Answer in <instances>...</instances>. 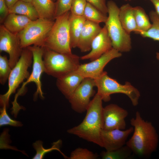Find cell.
<instances>
[{"mask_svg": "<svg viewBox=\"0 0 159 159\" xmlns=\"http://www.w3.org/2000/svg\"><path fill=\"white\" fill-rule=\"evenodd\" d=\"M32 3L36 9L39 18L55 19V4L52 0H33Z\"/></svg>", "mask_w": 159, "mask_h": 159, "instance_id": "cell-22", "label": "cell"}, {"mask_svg": "<svg viewBox=\"0 0 159 159\" xmlns=\"http://www.w3.org/2000/svg\"><path fill=\"white\" fill-rule=\"evenodd\" d=\"M86 20L99 24L105 23L107 16L93 5L87 2L83 15Z\"/></svg>", "mask_w": 159, "mask_h": 159, "instance_id": "cell-25", "label": "cell"}, {"mask_svg": "<svg viewBox=\"0 0 159 159\" xmlns=\"http://www.w3.org/2000/svg\"><path fill=\"white\" fill-rule=\"evenodd\" d=\"M122 55L121 52L112 48L91 62L80 64L76 71L84 78L95 79L102 73L104 67L109 62Z\"/></svg>", "mask_w": 159, "mask_h": 159, "instance_id": "cell-12", "label": "cell"}, {"mask_svg": "<svg viewBox=\"0 0 159 159\" xmlns=\"http://www.w3.org/2000/svg\"><path fill=\"white\" fill-rule=\"evenodd\" d=\"M70 11L55 19L43 47L63 54H71L69 18Z\"/></svg>", "mask_w": 159, "mask_h": 159, "instance_id": "cell-6", "label": "cell"}, {"mask_svg": "<svg viewBox=\"0 0 159 159\" xmlns=\"http://www.w3.org/2000/svg\"><path fill=\"white\" fill-rule=\"evenodd\" d=\"M33 62V56L31 51L26 47L22 49L20 58L12 69L8 79V89L4 95H0V106L2 107L9 106V98L15 92L16 89L24 80L27 79L30 74L28 71Z\"/></svg>", "mask_w": 159, "mask_h": 159, "instance_id": "cell-7", "label": "cell"}, {"mask_svg": "<svg viewBox=\"0 0 159 159\" xmlns=\"http://www.w3.org/2000/svg\"><path fill=\"white\" fill-rule=\"evenodd\" d=\"M132 153L131 149L126 145L114 150L103 151L100 156L102 159H127Z\"/></svg>", "mask_w": 159, "mask_h": 159, "instance_id": "cell-27", "label": "cell"}, {"mask_svg": "<svg viewBox=\"0 0 159 159\" xmlns=\"http://www.w3.org/2000/svg\"><path fill=\"white\" fill-rule=\"evenodd\" d=\"M149 15L152 22L151 27L147 31L141 32L139 34L143 37L159 41V16L154 11H151Z\"/></svg>", "mask_w": 159, "mask_h": 159, "instance_id": "cell-24", "label": "cell"}, {"mask_svg": "<svg viewBox=\"0 0 159 159\" xmlns=\"http://www.w3.org/2000/svg\"><path fill=\"white\" fill-rule=\"evenodd\" d=\"M133 127V134L126 143L132 153L140 158L148 157L156 150L158 136L150 122L145 121L137 111L135 118L130 120Z\"/></svg>", "mask_w": 159, "mask_h": 159, "instance_id": "cell-1", "label": "cell"}, {"mask_svg": "<svg viewBox=\"0 0 159 159\" xmlns=\"http://www.w3.org/2000/svg\"><path fill=\"white\" fill-rule=\"evenodd\" d=\"M102 28L99 24L86 20L77 47L81 52H85L91 50L92 42Z\"/></svg>", "mask_w": 159, "mask_h": 159, "instance_id": "cell-16", "label": "cell"}, {"mask_svg": "<svg viewBox=\"0 0 159 159\" xmlns=\"http://www.w3.org/2000/svg\"><path fill=\"white\" fill-rule=\"evenodd\" d=\"M54 22L53 20L41 18L32 21L18 33L21 48L23 49L32 45L43 47Z\"/></svg>", "mask_w": 159, "mask_h": 159, "instance_id": "cell-8", "label": "cell"}, {"mask_svg": "<svg viewBox=\"0 0 159 159\" xmlns=\"http://www.w3.org/2000/svg\"><path fill=\"white\" fill-rule=\"evenodd\" d=\"M52 1H53L54 2H55V1H56V0H52Z\"/></svg>", "mask_w": 159, "mask_h": 159, "instance_id": "cell-38", "label": "cell"}, {"mask_svg": "<svg viewBox=\"0 0 159 159\" xmlns=\"http://www.w3.org/2000/svg\"><path fill=\"white\" fill-rule=\"evenodd\" d=\"M62 144V140H59L57 141L54 142L51 148L47 149H45L43 147V142L42 141L40 140L37 141L33 144V147L36 150V153L32 159H43L45 154L54 150L58 151L60 153L64 158H67L68 157L65 155L60 150V148Z\"/></svg>", "mask_w": 159, "mask_h": 159, "instance_id": "cell-26", "label": "cell"}, {"mask_svg": "<svg viewBox=\"0 0 159 159\" xmlns=\"http://www.w3.org/2000/svg\"><path fill=\"white\" fill-rule=\"evenodd\" d=\"M107 4L108 16L105 25L111 40L112 48L121 53L129 52L132 49L131 38L120 21V8L112 0L108 1Z\"/></svg>", "mask_w": 159, "mask_h": 159, "instance_id": "cell-4", "label": "cell"}, {"mask_svg": "<svg viewBox=\"0 0 159 159\" xmlns=\"http://www.w3.org/2000/svg\"><path fill=\"white\" fill-rule=\"evenodd\" d=\"M94 80L95 87L97 88V93L100 96L102 101H109L112 94L120 93L127 96L134 106L138 105L140 92L129 82H127L125 84H121L109 76L105 71H103L99 77Z\"/></svg>", "mask_w": 159, "mask_h": 159, "instance_id": "cell-5", "label": "cell"}, {"mask_svg": "<svg viewBox=\"0 0 159 159\" xmlns=\"http://www.w3.org/2000/svg\"><path fill=\"white\" fill-rule=\"evenodd\" d=\"M84 78L76 70L57 78L56 84L59 90L68 100Z\"/></svg>", "mask_w": 159, "mask_h": 159, "instance_id": "cell-17", "label": "cell"}, {"mask_svg": "<svg viewBox=\"0 0 159 159\" xmlns=\"http://www.w3.org/2000/svg\"><path fill=\"white\" fill-rule=\"evenodd\" d=\"M26 2L32 3L33 0H20Z\"/></svg>", "mask_w": 159, "mask_h": 159, "instance_id": "cell-36", "label": "cell"}, {"mask_svg": "<svg viewBox=\"0 0 159 159\" xmlns=\"http://www.w3.org/2000/svg\"><path fill=\"white\" fill-rule=\"evenodd\" d=\"M112 48V42L107 28L105 25L93 40L90 52L80 57L81 60L93 61Z\"/></svg>", "mask_w": 159, "mask_h": 159, "instance_id": "cell-15", "label": "cell"}, {"mask_svg": "<svg viewBox=\"0 0 159 159\" xmlns=\"http://www.w3.org/2000/svg\"><path fill=\"white\" fill-rule=\"evenodd\" d=\"M73 0H56L54 19L70 11Z\"/></svg>", "mask_w": 159, "mask_h": 159, "instance_id": "cell-31", "label": "cell"}, {"mask_svg": "<svg viewBox=\"0 0 159 159\" xmlns=\"http://www.w3.org/2000/svg\"><path fill=\"white\" fill-rule=\"evenodd\" d=\"M98 155L87 149L77 148L73 151L70 156L68 157L69 159H95Z\"/></svg>", "mask_w": 159, "mask_h": 159, "instance_id": "cell-29", "label": "cell"}, {"mask_svg": "<svg viewBox=\"0 0 159 159\" xmlns=\"http://www.w3.org/2000/svg\"><path fill=\"white\" fill-rule=\"evenodd\" d=\"M102 114L103 130L125 129V118L128 115L126 110L116 104H111L103 107Z\"/></svg>", "mask_w": 159, "mask_h": 159, "instance_id": "cell-13", "label": "cell"}, {"mask_svg": "<svg viewBox=\"0 0 159 159\" xmlns=\"http://www.w3.org/2000/svg\"><path fill=\"white\" fill-rule=\"evenodd\" d=\"M32 21L24 15L9 13L3 24L8 30L14 34H18Z\"/></svg>", "mask_w": 159, "mask_h": 159, "instance_id": "cell-19", "label": "cell"}, {"mask_svg": "<svg viewBox=\"0 0 159 159\" xmlns=\"http://www.w3.org/2000/svg\"><path fill=\"white\" fill-rule=\"evenodd\" d=\"M104 14L107 15L108 9L106 0H86Z\"/></svg>", "mask_w": 159, "mask_h": 159, "instance_id": "cell-33", "label": "cell"}, {"mask_svg": "<svg viewBox=\"0 0 159 159\" xmlns=\"http://www.w3.org/2000/svg\"><path fill=\"white\" fill-rule=\"evenodd\" d=\"M28 47L31 51L33 54L32 70L29 77L25 82H23L21 87L15 95L14 100L12 102V107L15 108L19 106L17 102L18 97L23 95L25 93L26 85L31 82H34L37 87V90L34 95V100L37 99L38 95L41 99H43L44 98L40 80L41 75L44 72L43 60V47L35 45L31 46Z\"/></svg>", "mask_w": 159, "mask_h": 159, "instance_id": "cell-9", "label": "cell"}, {"mask_svg": "<svg viewBox=\"0 0 159 159\" xmlns=\"http://www.w3.org/2000/svg\"><path fill=\"white\" fill-rule=\"evenodd\" d=\"M119 17L123 28L127 33L130 34L132 32L136 33L137 28L133 7L128 3L122 5L119 8Z\"/></svg>", "mask_w": 159, "mask_h": 159, "instance_id": "cell-18", "label": "cell"}, {"mask_svg": "<svg viewBox=\"0 0 159 159\" xmlns=\"http://www.w3.org/2000/svg\"><path fill=\"white\" fill-rule=\"evenodd\" d=\"M134 13L136 24L137 31L139 34L142 32L146 31L151 27L152 24L144 9L140 6L133 7Z\"/></svg>", "mask_w": 159, "mask_h": 159, "instance_id": "cell-23", "label": "cell"}, {"mask_svg": "<svg viewBox=\"0 0 159 159\" xmlns=\"http://www.w3.org/2000/svg\"><path fill=\"white\" fill-rule=\"evenodd\" d=\"M6 108L4 106L0 108V127L6 125L16 127L22 126L23 124L21 122L12 120L10 117L6 112Z\"/></svg>", "mask_w": 159, "mask_h": 159, "instance_id": "cell-30", "label": "cell"}, {"mask_svg": "<svg viewBox=\"0 0 159 159\" xmlns=\"http://www.w3.org/2000/svg\"><path fill=\"white\" fill-rule=\"evenodd\" d=\"M19 0H5L6 5L9 9L12 7Z\"/></svg>", "mask_w": 159, "mask_h": 159, "instance_id": "cell-35", "label": "cell"}, {"mask_svg": "<svg viewBox=\"0 0 159 159\" xmlns=\"http://www.w3.org/2000/svg\"><path fill=\"white\" fill-rule=\"evenodd\" d=\"M44 72L57 78L76 70L80 65V57L73 54L60 53L43 47Z\"/></svg>", "mask_w": 159, "mask_h": 159, "instance_id": "cell-3", "label": "cell"}, {"mask_svg": "<svg viewBox=\"0 0 159 159\" xmlns=\"http://www.w3.org/2000/svg\"><path fill=\"white\" fill-rule=\"evenodd\" d=\"M102 101L97 93L90 102L83 121L68 129L67 132L102 147L101 138L103 126Z\"/></svg>", "mask_w": 159, "mask_h": 159, "instance_id": "cell-2", "label": "cell"}, {"mask_svg": "<svg viewBox=\"0 0 159 159\" xmlns=\"http://www.w3.org/2000/svg\"><path fill=\"white\" fill-rule=\"evenodd\" d=\"M95 80L84 78L68 99L72 109L80 113L86 111L91 101L90 98L95 93Z\"/></svg>", "mask_w": 159, "mask_h": 159, "instance_id": "cell-10", "label": "cell"}, {"mask_svg": "<svg viewBox=\"0 0 159 159\" xmlns=\"http://www.w3.org/2000/svg\"><path fill=\"white\" fill-rule=\"evenodd\" d=\"M9 13H14L26 16L32 21L37 20L39 17L32 3L19 0L9 9Z\"/></svg>", "mask_w": 159, "mask_h": 159, "instance_id": "cell-21", "label": "cell"}, {"mask_svg": "<svg viewBox=\"0 0 159 159\" xmlns=\"http://www.w3.org/2000/svg\"><path fill=\"white\" fill-rule=\"evenodd\" d=\"M156 57L157 59L159 61V52H158L156 53Z\"/></svg>", "mask_w": 159, "mask_h": 159, "instance_id": "cell-37", "label": "cell"}, {"mask_svg": "<svg viewBox=\"0 0 159 159\" xmlns=\"http://www.w3.org/2000/svg\"><path fill=\"white\" fill-rule=\"evenodd\" d=\"M12 69L6 56H0V83L4 85L8 80Z\"/></svg>", "mask_w": 159, "mask_h": 159, "instance_id": "cell-28", "label": "cell"}, {"mask_svg": "<svg viewBox=\"0 0 159 159\" xmlns=\"http://www.w3.org/2000/svg\"><path fill=\"white\" fill-rule=\"evenodd\" d=\"M86 19L83 16H76L70 14L69 18L70 45L71 48L77 47L79 38Z\"/></svg>", "mask_w": 159, "mask_h": 159, "instance_id": "cell-20", "label": "cell"}, {"mask_svg": "<svg viewBox=\"0 0 159 159\" xmlns=\"http://www.w3.org/2000/svg\"><path fill=\"white\" fill-rule=\"evenodd\" d=\"M18 34L13 33L3 24L0 25V52L4 51L9 55V63L12 69L18 62L22 52Z\"/></svg>", "mask_w": 159, "mask_h": 159, "instance_id": "cell-11", "label": "cell"}, {"mask_svg": "<svg viewBox=\"0 0 159 159\" xmlns=\"http://www.w3.org/2000/svg\"><path fill=\"white\" fill-rule=\"evenodd\" d=\"M133 130V127L124 130H102L101 138L102 147L106 151H112L122 147L126 144L127 138Z\"/></svg>", "mask_w": 159, "mask_h": 159, "instance_id": "cell-14", "label": "cell"}, {"mask_svg": "<svg viewBox=\"0 0 159 159\" xmlns=\"http://www.w3.org/2000/svg\"><path fill=\"white\" fill-rule=\"evenodd\" d=\"M87 3L86 0H73L70 10L71 14L76 16H83Z\"/></svg>", "mask_w": 159, "mask_h": 159, "instance_id": "cell-32", "label": "cell"}, {"mask_svg": "<svg viewBox=\"0 0 159 159\" xmlns=\"http://www.w3.org/2000/svg\"><path fill=\"white\" fill-rule=\"evenodd\" d=\"M154 5L155 12L159 16V0H149Z\"/></svg>", "mask_w": 159, "mask_h": 159, "instance_id": "cell-34", "label": "cell"}, {"mask_svg": "<svg viewBox=\"0 0 159 159\" xmlns=\"http://www.w3.org/2000/svg\"><path fill=\"white\" fill-rule=\"evenodd\" d=\"M125 0L126 1H130L131 0Z\"/></svg>", "mask_w": 159, "mask_h": 159, "instance_id": "cell-39", "label": "cell"}]
</instances>
